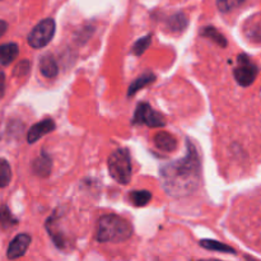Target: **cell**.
<instances>
[{
    "instance_id": "23",
    "label": "cell",
    "mask_w": 261,
    "mask_h": 261,
    "mask_svg": "<svg viewBox=\"0 0 261 261\" xmlns=\"http://www.w3.org/2000/svg\"><path fill=\"white\" fill-rule=\"evenodd\" d=\"M5 74L4 71L0 69V98L4 96V91H5Z\"/></svg>"
},
{
    "instance_id": "4",
    "label": "cell",
    "mask_w": 261,
    "mask_h": 261,
    "mask_svg": "<svg viewBox=\"0 0 261 261\" xmlns=\"http://www.w3.org/2000/svg\"><path fill=\"white\" fill-rule=\"evenodd\" d=\"M55 20L51 18L41 20L28 35V43L33 48H42L53 40L55 35Z\"/></svg>"
},
{
    "instance_id": "14",
    "label": "cell",
    "mask_w": 261,
    "mask_h": 261,
    "mask_svg": "<svg viewBox=\"0 0 261 261\" xmlns=\"http://www.w3.org/2000/svg\"><path fill=\"white\" fill-rule=\"evenodd\" d=\"M200 246L206 250H211V251L224 252V254H236V251L232 247H229L228 245H224L222 242L216 241V240H201Z\"/></svg>"
},
{
    "instance_id": "12",
    "label": "cell",
    "mask_w": 261,
    "mask_h": 261,
    "mask_svg": "<svg viewBox=\"0 0 261 261\" xmlns=\"http://www.w3.org/2000/svg\"><path fill=\"white\" fill-rule=\"evenodd\" d=\"M40 70L41 74H42L43 76H46V78H55V76L58 75L59 68L54 56H42V59H41L40 61Z\"/></svg>"
},
{
    "instance_id": "1",
    "label": "cell",
    "mask_w": 261,
    "mask_h": 261,
    "mask_svg": "<svg viewBox=\"0 0 261 261\" xmlns=\"http://www.w3.org/2000/svg\"><path fill=\"white\" fill-rule=\"evenodd\" d=\"M201 165L196 148L188 142V153L181 160L161 168V181L166 193L173 198L193 194L200 185Z\"/></svg>"
},
{
    "instance_id": "22",
    "label": "cell",
    "mask_w": 261,
    "mask_h": 261,
    "mask_svg": "<svg viewBox=\"0 0 261 261\" xmlns=\"http://www.w3.org/2000/svg\"><path fill=\"white\" fill-rule=\"evenodd\" d=\"M30 68H31V64L28 63V61H22V63H19L17 66H15L14 71H13V75L15 76L24 75V74H27L28 71H30Z\"/></svg>"
},
{
    "instance_id": "24",
    "label": "cell",
    "mask_w": 261,
    "mask_h": 261,
    "mask_svg": "<svg viewBox=\"0 0 261 261\" xmlns=\"http://www.w3.org/2000/svg\"><path fill=\"white\" fill-rule=\"evenodd\" d=\"M7 30H8V23L5 22V20L0 19V37L7 32Z\"/></svg>"
},
{
    "instance_id": "3",
    "label": "cell",
    "mask_w": 261,
    "mask_h": 261,
    "mask_svg": "<svg viewBox=\"0 0 261 261\" xmlns=\"http://www.w3.org/2000/svg\"><path fill=\"white\" fill-rule=\"evenodd\" d=\"M109 172L115 181L121 185L130 182L133 175L132 160L129 150L125 148L116 149L109 157Z\"/></svg>"
},
{
    "instance_id": "17",
    "label": "cell",
    "mask_w": 261,
    "mask_h": 261,
    "mask_svg": "<svg viewBox=\"0 0 261 261\" xmlns=\"http://www.w3.org/2000/svg\"><path fill=\"white\" fill-rule=\"evenodd\" d=\"M152 199V194L147 190H137L130 194V201L135 206H145Z\"/></svg>"
},
{
    "instance_id": "10",
    "label": "cell",
    "mask_w": 261,
    "mask_h": 261,
    "mask_svg": "<svg viewBox=\"0 0 261 261\" xmlns=\"http://www.w3.org/2000/svg\"><path fill=\"white\" fill-rule=\"evenodd\" d=\"M33 172L40 177H47L51 173V168H53V160L50 155L46 153H42L38 158H36L33 162Z\"/></svg>"
},
{
    "instance_id": "18",
    "label": "cell",
    "mask_w": 261,
    "mask_h": 261,
    "mask_svg": "<svg viewBox=\"0 0 261 261\" xmlns=\"http://www.w3.org/2000/svg\"><path fill=\"white\" fill-rule=\"evenodd\" d=\"M12 180V170L7 160L0 158V189L7 188Z\"/></svg>"
},
{
    "instance_id": "11",
    "label": "cell",
    "mask_w": 261,
    "mask_h": 261,
    "mask_svg": "<svg viewBox=\"0 0 261 261\" xmlns=\"http://www.w3.org/2000/svg\"><path fill=\"white\" fill-rule=\"evenodd\" d=\"M18 54H19V47L17 43L9 42L0 45V64L4 66L9 65L15 60Z\"/></svg>"
},
{
    "instance_id": "19",
    "label": "cell",
    "mask_w": 261,
    "mask_h": 261,
    "mask_svg": "<svg viewBox=\"0 0 261 261\" xmlns=\"http://www.w3.org/2000/svg\"><path fill=\"white\" fill-rule=\"evenodd\" d=\"M150 42H152V35H147L145 37L139 38L133 46V54L137 56L143 55L150 46Z\"/></svg>"
},
{
    "instance_id": "13",
    "label": "cell",
    "mask_w": 261,
    "mask_h": 261,
    "mask_svg": "<svg viewBox=\"0 0 261 261\" xmlns=\"http://www.w3.org/2000/svg\"><path fill=\"white\" fill-rule=\"evenodd\" d=\"M155 81V75L153 73H145L142 76H139L138 79H135L129 87V91H127V96H133V94L137 93L138 91L143 89L144 87H147L148 84L153 83Z\"/></svg>"
},
{
    "instance_id": "8",
    "label": "cell",
    "mask_w": 261,
    "mask_h": 261,
    "mask_svg": "<svg viewBox=\"0 0 261 261\" xmlns=\"http://www.w3.org/2000/svg\"><path fill=\"white\" fill-rule=\"evenodd\" d=\"M54 129H55V122L51 119H46L43 120V121L37 122V124H35L30 130H28L27 142L30 143V144H33V143L37 142L38 139H41L43 135L54 132Z\"/></svg>"
},
{
    "instance_id": "5",
    "label": "cell",
    "mask_w": 261,
    "mask_h": 261,
    "mask_svg": "<svg viewBox=\"0 0 261 261\" xmlns=\"http://www.w3.org/2000/svg\"><path fill=\"white\" fill-rule=\"evenodd\" d=\"M257 73H259V69L252 63L251 59L245 54H241L237 59V66L233 70V75L237 83L242 87L251 86L256 79Z\"/></svg>"
},
{
    "instance_id": "9",
    "label": "cell",
    "mask_w": 261,
    "mask_h": 261,
    "mask_svg": "<svg viewBox=\"0 0 261 261\" xmlns=\"http://www.w3.org/2000/svg\"><path fill=\"white\" fill-rule=\"evenodd\" d=\"M154 144L158 149L165 152H173L177 147V140L167 132H160L154 137Z\"/></svg>"
},
{
    "instance_id": "20",
    "label": "cell",
    "mask_w": 261,
    "mask_h": 261,
    "mask_svg": "<svg viewBox=\"0 0 261 261\" xmlns=\"http://www.w3.org/2000/svg\"><path fill=\"white\" fill-rule=\"evenodd\" d=\"M245 3V0H217V7L222 13H229L237 9Z\"/></svg>"
},
{
    "instance_id": "7",
    "label": "cell",
    "mask_w": 261,
    "mask_h": 261,
    "mask_svg": "<svg viewBox=\"0 0 261 261\" xmlns=\"http://www.w3.org/2000/svg\"><path fill=\"white\" fill-rule=\"evenodd\" d=\"M30 244H31L30 234L20 233L18 234V236H15L14 239H13V241L10 242L9 247H8V251H7L8 259L14 260V259H19V257H22L23 255L25 254V251H27Z\"/></svg>"
},
{
    "instance_id": "6",
    "label": "cell",
    "mask_w": 261,
    "mask_h": 261,
    "mask_svg": "<svg viewBox=\"0 0 261 261\" xmlns=\"http://www.w3.org/2000/svg\"><path fill=\"white\" fill-rule=\"evenodd\" d=\"M134 125H147L149 127H163L166 125V120L163 115L160 112L154 111L152 107L145 102L138 105L135 110L134 119H133Z\"/></svg>"
},
{
    "instance_id": "21",
    "label": "cell",
    "mask_w": 261,
    "mask_h": 261,
    "mask_svg": "<svg viewBox=\"0 0 261 261\" xmlns=\"http://www.w3.org/2000/svg\"><path fill=\"white\" fill-rule=\"evenodd\" d=\"M0 224L3 227H12L17 224V219L10 214L9 209L7 206H2L0 208Z\"/></svg>"
},
{
    "instance_id": "2",
    "label": "cell",
    "mask_w": 261,
    "mask_h": 261,
    "mask_svg": "<svg viewBox=\"0 0 261 261\" xmlns=\"http://www.w3.org/2000/svg\"><path fill=\"white\" fill-rule=\"evenodd\" d=\"M133 236V227L126 219L116 214L101 217L97 224V240L99 242H124Z\"/></svg>"
},
{
    "instance_id": "15",
    "label": "cell",
    "mask_w": 261,
    "mask_h": 261,
    "mask_svg": "<svg viewBox=\"0 0 261 261\" xmlns=\"http://www.w3.org/2000/svg\"><path fill=\"white\" fill-rule=\"evenodd\" d=\"M201 35H203L204 37L212 40L213 42H216L217 45L221 46V47H226L227 46L226 37H224V36L222 35L216 27H211V25H209V27H205L203 31H201Z\"/></svg>"
},
{
    "instance_id": "16",
    "label": "cell",
    "mask_w": 261,
    "mask_h": 261,
    "mask_svg": "<svg viewBox=\"0 0 261 261\" xmlns=\"http://www.w3.org/2000/svg\"><path fill=\"white\" fill-rule=\"evenodd\" d=\"M188 18L184 13H177V14H173L172 17H170L168 19V27L172 32H181V31L185 30L188 27Z\"/></svg>"
}]
</instances>
